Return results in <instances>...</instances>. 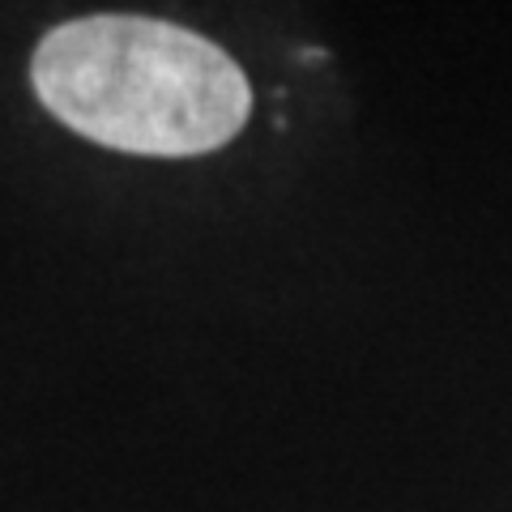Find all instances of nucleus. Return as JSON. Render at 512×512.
I'll return each mask as SVG.
<instances>
[{
    "label": "nucleus",
    "mask_w": 512,
    "mask_h": 512,
    "mask_svg": "<svg viewBox=\"0 0 512 512\" xmlns=\"http://www.w3.org/2000/svg\"><path fill=\"white\" fill-rule=\"evenodd\" d=\"M30 82L73 133L150 158L210 154L252 111L248 77L218 43L128 13L56 26L30 60Z\"/></svg>",
    "instance_id": "obj_1"
}]
</instances>
